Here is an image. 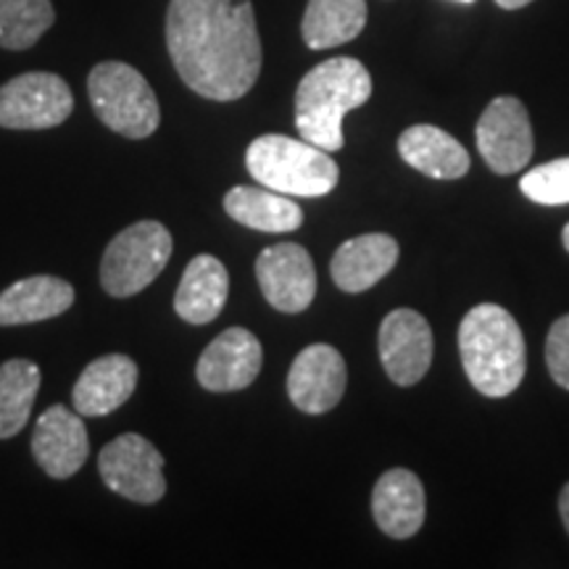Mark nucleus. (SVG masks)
Instances as JSON below:
<instances>
[{"label": "nucleus", "mask_w": 569, "mask_h": 569, "mask_svg": "<svg viewBox=\"0 0 569 569\" xmlns=\"http://www.w3.org/2000/svg\"><path fill=\"white\" fill-rule=\"evenodd\" d=\"M167 48L180 80L209 101H238L261 74L251 0H169Z\"/></svg>", "instance_id": "f257e3e1"}, {"label": "nucleus", "mask_w": 569, "mask_h": 569, "mask_svg": "<svg viewBox=\"0 0 569 569\" xmlns=\"http://www.w3.org/2000/svg\"><path fill=\"white\" fill-rule=\"evenodd\" d=\"M372 96V77L365 63L338 56L317 63L296 90V127L303 140L336 153L343 148V117Z\"/></svg>", "instance_id": "f03ea898"}, {"label": "nucleus", "mask_w": 569, "mask_h": 569, "mask_svg": "<svg viewBox=\"0 0 569 569\" xmlns=\"http://www.w3.org/2000/svg\"><path fill=\"white\" fill-rule=\"evenodd\" d=\"M459 353L475 390L488 398L511 396L525 377L522 327L503 306L480 303L461 319Z\"/></svg>", "instance_id": "7ed1b4c3"}, {"label": "nucleus", "mask_w": 569, "mask_h": 569, "mask_svg": "<svg viewBox=\"0 0 569 569\" xmlns=\"http://www.w3.org/2000/svg\"><path fill=\"white\" fill-rule=\"evenodd\" d=\"M256 182L290 198H319L336 190L340 169L330 151L288 134H261L246 151Z\"/></svg>", "instance_id": "20e7f679"}, {"label": "nucleus", "mask_w": 569, "mask_h": 569, "mask_svg": "<svg viewBox=\"0 0 569 569\" xmlns=\"http://www.w3.org/2000/svg\"><path fill=\"white\" fill-rule=\"evenodd\" d=\"M88 92L96 117L122 138H151L161 124L159 98L138 69L124 61H103L90 71Z\"/></svg>", "instance_id": "39448f33"}, {"label": "nucleus", "mask_w": 569, "mask_h": 569, "mask_svg": "<svg viewBox=\"0 0 569 569\" xmlns=\"http://www.w3.org/2000/svg\"><path fill=\"white\" fill-rule=\"evenodd\" d=\"M172 259V234L161 222H134L111 240L103 253L101 282L113 298L146 290Z\"/></svg>", "instance_id": "423d86ee"}, {"label": "nucleus", "mask_w": 569, "mask_h": 569, "mask_svg": "<svg viewBox=\"0 0 569 569\" xmlns=\"http://www.w3.org/2000/svg\"><path fill=\"white\" fill-rule=\"evenodd\" d=\"M74 111L69 84L51 71H27L0 88V127L6 130H51Z\"/></svg>", "instance_id": "0eeeda50"}, {"label": "nucleus", "mask_w": 569, "mask_h": 569, "mask_svg": "<svg viewBox=\"0 0 569 569\" xmlns=\"http://www.w3.org/2000/svg\"><path fill=\"white\" fill-rule=\"evenodd\" d=\"M98 469L113 493L134 503H156L167 496L163 457L151 440L138 432H124L103 446L98 453Z\"/></svg>", "instance_id": "6e6552de"}, {"label": "nucleus", "mask_w": 569, "mask_h": 569, "mask_svg": "<svg viewBox=\"0 0 569 569\" xmlns=\"http://www.w3.org/2000/svg\"><path fill=\"white\" fill-rule=\"evenodd\" d=\"M475 138L480 156L496 174L522 172L536 151L528 109L515 96H498L490 101Z\"/></svg>", "instance_id": "1a4fd4ad"}, {"label": "nucleus", "mask_w": 569, "mask_h": 569, "mask_svg": "<svg viewBox=\"0 0 569 569\" xmlns=\"http://www.w3.org/2000/svg\"><path fill=\"white\" fill-rule=\"evenodd\" d=\"M256 280L267 303L282 315L306 311L317 296V269L309 251L298 243L264 248L256 259Z\"/></svg>", "instance_id": "9d476101"}, {"label": "nucleus", "mask_w": 569, "mask_h": 569, "mask_svg": "<svg viewBox=\"0 0 569 569\" xmlns=\"http://www.w3.org/2000/svg\"><path fill=\"white\" fill-rule=\"evenodd\" d=\"M264 365L259 338L246 327H230L211 340L201 353L196 367V377L201 388L211 393H232L243 390L259 377Z\"/></svg>", "instance_id": "9b49d317"}, {"label": "nucleus", "mask_w": 569, "mask_h": 569, "mask_svg": "<svg viewBox=\"0 0 569 569\" xmlns=\"http://www.w3.org/2000/svg\"><path fill=\"white\" fill-rule=\"evenodd\" d=\"M380 359L396 386H415L432 365V330L415 309H396L380 325Z\"/></svg>", "instance_id": "f8f14e48"}, {"label": "nucleus", "mask_w": 569, "mask_h": 569, "mask_svg": "<svg viewBox=\"0 0 569 569\" xmlns=\"http://www.w3.org/2000/svg\"><path fill=\"white\" fill-rule=\"evenodd\" d=\"M346 382V361L338 348L315 343L296 356L288 372V396L306 415H325L340 403Z\"/></svg>", "instance_id": "ddd939ff"}, {"label": "nucleus", "mask_w": 569, "mask_h": 569, "mask_svg": "<svg viewBox=\"0 0 569 569\" xmlns=\"http://www.w3.org/2000/svg\"><path fill=\"white\" fill-rule=\"evenodd\" d=\"M32 453L40 469L53 480H69L88 461L90 440L80 411L67 407L46 409L34 425Z\"/></svg>", "instance_id": "4468645a"}, {"label": "nucleus", "mask_w": 569, "mask_h": 569, "mask_svg": "<svg viewBox=\"0 0 569 569\" xmlns=\"http://www.w3.org/2000/svg\"><path fill=\"white\" fill-rule=\"evenodd\" d=\"M138 388V365L124 353H106L82 369L71 401L82 417H106L130 401Z\"/></svg>", "instance_id": "2eb2a0df"}, {"label": "nucleus", "mask_w": 569, "mask_h": 569, "mask_svg": "<svg viewBox=\"0 0 569 569\" xmlns=\"http://www.w3.org/2000/svg\"><path fill=\"white\" fill-rule=\"evenodd\" d=\"M372 517L386 536L407 540L425 522V488L409 469H388L372 490Z\"/></svg>", "instance_id": "dca6fc26"}, {"label": "nucleus", "mask_w": 569, "mask_h": 569, "mask_svg": "<svg viewBox=\"0 0 569 569\" xmlns=\"http://www.w3.org/2000/svg\"><path fill=\"white\" fill-rule=\"evenodd\" d=\"M398 261V243L386 232H369L346 240L332 256V280L346 293H365Z\"/></svg>", "instance_id": "f3484780"}, {"label": "nucleus", "mask_w": 569, "mask_h": 569, "mask_svg": "<svg viewBox=\"0 0 569 569\" xmlns=\"http://www.w3.org/2000/svg\"><path fill=\"white\" fill-rule=\"evenodd\" d=\"M71 303H74V288L61 277H24L0 293V327L46 322L69 311Z\"/></svg>", "instance_id": "a211bd4d"}, {"label": "nucleus", "mask_w": 569, "mask_h": 569, "mask_svg": "<svg viewBox=\"0 0 569 569\" xmlns=\"http://www.w3.org/2000/svg\"><path fill=\"white\" fill-rule=\"evenodd\" d=\"M230 296V274L217 256L201 253L184 269L174 296V311L188 325H209L222 315Z\"/></svg>", "instance_id": "6ab92c4d"}, {"label": "nucleus", "mask_w": 569, "mask_h": 569, "mask_svg": "<svg viewBox=\"0 0 569 569\" xmlns=\"http://www.w3.org/2000/svg\"><path fill=\"white\" fill-rule=\"evenodd\" d=\"M401 159L432 180H459L469 172V153L457 138L432 124H415L398 138Z\"/></svg>", "instance_id": "aec40b11"}, {"label": "nucleus", "mask_w": 569, "mask_h": 569, "mask_svg": "<svg viewBox=\"0 0 569 569\" xmlns=\"http://www.w3.org/2000/svg\"><path fill=\"white\" fill-rule=\"evenodd\" d=\"M224 211L234 222L259 232H296L303 224V211L293 198L251 184L232 188L224 196Z\"/></svg>", "instance_id": "412c9836"}, {"label": "nucleus", "mask_w": 569, "mask_h": 569, "mask_svg": "<svg viewBox=\"0 0 569 569\" xmlns=\"http://www.w3.org/2000/svg\"><path fill=\"white\" fill-rule=\"evenodd\" d=\"M365 24L367 0H309L301 34L311 51H327L359 38Z\"/></svg>", "instance_id": "4be33fe9"}, {"label": "nucleus", "mask_w": 569, "mask_h": 569, "mask_svg": "<svg viewBox=\"0 0 569 569\" xmlns=\"http://www.w3.org/2000/svg\"><path fill=\"white\" fill-rule=\"evenodd\" d=\"M40 380V367L30 359H9L0 365V440L13 438L30 422Z\"/></svg>", "instance_id": "5701e85b"}, {"label": "nucleus", "mask_w": 569, "mask_h": 569, "mask_svg": "<svg viewBox=\"0 0 569 569\" xmlns=\"http://www.w3.org/2000/svg\"><path fill=\"white\" fill-rule=\"evenodd\" d=\"M51 0H0V48L27 51L53 27Z\"/></svg>", "instance_id": "b1692460"}, {"label": "nucleus", "mask_w": 569, "mask_h": 569, "mask_svg": "<svg viewBox=\"0 0 569 569\" xmlns=\"http://www.w3.org/2000/svg\"><path fill=\"white\" fill-rule=\"evenodd\" d=\"M522 193L540 206H561L569 203V156L557 159L540 167L530 169L528 174L519 180Z\"/></svg>", "instance_id": "393cba45"}, {"label": "nucleus", "mask_w": 569, "mask_h": 569, "mask_svg": "<svg viewBox=\"0 0 569 569\" xmlns=\"http://www.w3.org/2000/svg\"><path fill=\"white\" fill-rule=\"evenodd\" d=\"M546 361L553 382L569 390V315L553 322L546 340Z\"/></svg>", "instance_id": "a878e982"}, {"label": "nucleus", "mask_w": 569, "mask_h": 569, "mask_svg": "<svg viewBox=\"0 0 569 569\" xmlns=\"http://www.w3.org/2000/svg\"><path fill=\"white\" fill-rule=\"evenodd\" d=\"M559 515H561V522H565V528L569 532V482L565 488H561V496H559Z\"/></svg>", "instance_id": "bb28decb"}, {"label": "nucleus", "mask_w": 569, "mask_h": 569, "mask_svg": "<svg viewBox=\"0 0 569 569\" xmlns=\"http://www.w3.org/2000/svg\"><path fill=\"white\" fill-rule=\"evenodd\" d=\"M496 3L507 11H517V9H522V6L532 3V0H496Z\"/></svg>", "instance_id": "cd10ccee"}, {"label": "nucleus", "mask_w": 569, "mask_h": 569, "mask_svg": "<svg viewBox=\"0 0 569 569\" xmlns=\"http://www.w3.org/2000/svg\"><path fill=\"white\" fill-rule=\"evenodd\" d=\"M561 243H565V248L569 251V224L561 230Z\"/></svg>", "instance_id": "c85d7f7f"}, {"label": "nucleus", "mask_w": 569, "mask_h": 569, "mask_svg": "<svg viewBox=\"0 0 569 569\" xmlns=\"http://www.w3.org/2000/svg\"><path fill=\"white\" fill-rule=\"evenodd\" d=\"M457 3H465V6H469V3H475V0H457Z\"/></svg>", "instance_id": "c756f323"}]
</instances>
